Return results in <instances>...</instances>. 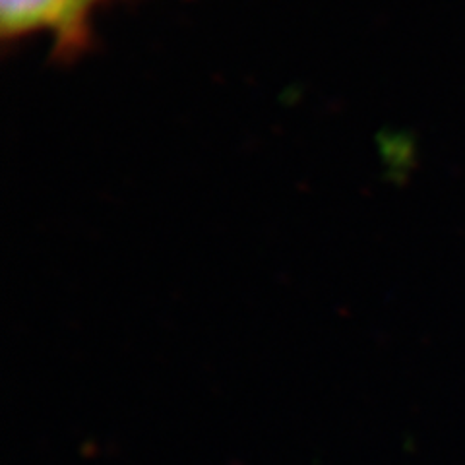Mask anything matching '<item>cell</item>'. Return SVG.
<instances>
[{
    "label": "cell",
    "mask_w": 465,
    "mask_h": 465,
    "mask_svg": "<svg viewBox=\"0 0 465 465\" xmlns=\"http://www.w3.org/2000/svg\"><path fill=\"white\" fill-rule=\"evenodd\" d=\"M90 5L92 0H0L3 29L8 34L39 27L68 29Z\"/></svg>",
    "instance_id": "6da1fadb"
}]
</instances>
